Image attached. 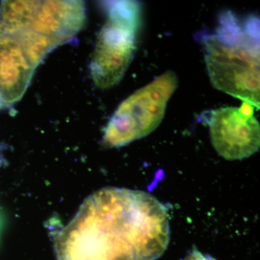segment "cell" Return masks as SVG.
<instances>
[{
	"label": "cell",
	"instance_id": "obj_1",
	"mask_svg": "<svg viewBox=\"0 0 260 260\" xmlns=\"http://www.w3.org/2000/svg\"><path fill=\"white\" fill-rule=\"evenodd\" d=\"M167 207L143 191L107 187L54 234L58 260H155L170 241Z\"/></svg>",
	"mask_w": 260,
	"mask_h": 260
},
{
	"label": "cell",
	"instance_id": "obj_2",
	"mask_svg": "<svg viewBox=\"0 0 260 260\" xmlns=\"http://www.w3.org/2000/svg\"><path fill=\"white\" fill-rule=\"evenodd\" d=\"M200 40L213 86L259 109V18L249 15L241 20L224 12L215 31L203 32Z\"/></svg>",
	"mask_w": 260,
	"mask_h": 260
},
{
	"label": "cell",
	"instance_id": "obj_3",
	"mask_svg": "<svg viewBox=\"0 0 260 260\" xmlns=\"http://www.w3.org/2000/svg\"><path fill=\"white\" fill-rule=\"evenodd\" d=\"M107 19L98 36L90 74L102 89L112 88L121 80L134 57L141 24V5L135 1L107 3Z\"/></svg>",
	"mask_w": 260,
	"mask_h": 260
},
{
	"label": "cell",
	"instance_id": "obj_4",
	"mask_svg": "<svg viewBox=\"0 0 260 260\" xmlns=\"http://www.w3.org/2000/svg\"><path fill=\"white\" fill-rule=\"evenodd\" d=\"M177 85V75L169 71L128 97L108 123L104 143L115 148L150 135L164 119Z\"/></svg>",
	"mask_w": 260,
	"mask_h": 260
},
{
	"label": "cell",
	"instance_id": "obj_5",
	"mask_svg": "<svg viewBox=\"0 0 260 260\" xmlns=\"http://www.w3.org/2000/svg\"><path fill=\"white\" fill-rule=\"evenodd\" d=\"M212 144L226 160H242L259 150L260 126L254 114H244L240 108H220L206 116Z\"/></svg>",
	"mask_w": 260,
	"mask_h": 260
},
{
	"label": "cell",
	"instance_id": "obj_6",
	"mask_svg": "<svg viewBox=\"0 0 260 260\" xmlns=\"http://www.w3.org/2000/svg\"><path fill=\"white\" fill-rule=\"evenodd\" d=\"M184 260H215L213 259L212 256L207 255V254H203V253L200 252L198 250L196 247H194L192 250L189 253L187 256H186Z\"/></svg>",
	"mask_w": 260,
	"mask_h": 260
}]
</instances>
